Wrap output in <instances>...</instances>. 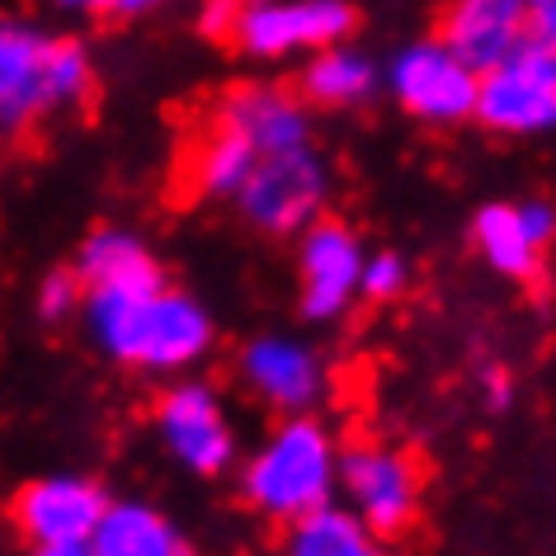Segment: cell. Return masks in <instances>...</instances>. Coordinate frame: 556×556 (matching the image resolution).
<instances>
[{
  "label": "cell",
  "mask_w": 556,
  "mask_h": 556,
  "mask_svg": "<svg viewBox=\"0 0 556 556\" xmlns=\"http://www.w3.org/2000/svg\"><path fill=\"white\" fill-rule=\"evenodd\" d=\"M90 326L100 344L137 368H185L213 344V321L193 298L151 293H90Z\"/></svg>",
  "instance_id": "1"
},
{
  "label": "cell",
  "mask_w": 556,
  "mask_h": 556,
  "mask_svg": "<svg viewBox=\"0 0 556 556\" xmlns=\"http://www.w3.org/2000/svg\"><path fill=\"white\" fill-rule=\"evenodd\" d=\"M326 189H330V175L321 156L312 147H293V151L255 156L245 185L236 189V203H241L250 227L269 236H298L321 217Z\"/></svg>",
  "instance_id": "4"
},
{
  "label": "cell",
  "mask_w": 556,
  "mask_h": 556,
  "mask_svg": "<svg viewBox=\"0 0 556 556\" xmlns=\"http://www.w3.org/2000/svg\"><path fill=\"white\" fill-rule=\"evenodd\" d=\"M156 420H161V434L170 443V453L185 467L203 471V477H217V471L231 463V448H236L231 425L207 387H199V382L170 387L156 406Z\"/></svg>",
  "instance_id": "10"
},
{
  "label": "cell",
  "mask_w": 556,
  "mask_h": 556,
  "mask_svg": "<svg viewBox=\"0 0 556 556\" xmlns=\"http://www.w3.org/2000/svg\"><path fill=\"white\" fill-rule=\"evenodd\" d=\"M90 556H193V547L147 505H109L94 523Z\"/></svg>",
  "instance_id": "16"
},
{
  "label": "cell",
  "mask_w": 556,
  "mask_h": 556,
  "mask_svg": "<svg viewBox=\"0 0 556 556\" xmlns=\"http://www.w3.org/2000/svg\"><path fill=\"white\" fill-rule=\"evenodd\" d=\"M519 207V222L528 231V241H533L538 250H547L556 241V207L547 199H528V203H514Z\"/></svg>",
  "instance_id": "23"
},
{
  "label": "cell",
  "mask_w": 556,
  "mask_h": 556,
  "mask_svg": "<svg viewBox=\"0 0 556 556\" xmlns=\"http://www.w3.org/2000/svg\"><path fill=\"white\" fill-rule=\"evenodd\" d=\"M368 542V528L350 509L321 505L288 523V556H358Z\"/></svg>",
  "instance_id": "20"
},
{
  "label": "cell",
  "mask_w": 556,
  "mask_h": 556,
  "mask_svg": "<svg viewBox=\"0 0 556 556\" xmlns=\"http://www.w3.org/2000/svg\"><path fill=\"white\" fill-rule=\"evenodd\" d=\"M213 123L231 128L255 156L307 147V109H302L298 94H288L278 86H236V90H227Z\"/></svg>",
  "instance_id": "13"
},
{
  "label": "cell",
  "mask_w": 556,
  "mask_h": 556,
  "mask_svg": "<svg viewBox=\"0 0 556 556\" xmlns=\"http://www.w3.org/2000/svg\"><path fill=\"white\" fill-rule=\"evenodd\" d=\"M151 5H161V0H114V15H142Z\"/></svg>",
  "instance_id": "27"
},
{
  "label": "cell",
  "mask_w": 556,
  "mask_h": 556,
  "mask_svg": "<svg viewBox=\"0 0 556 556\" xmlns=\"http://www.w3.org/2000/svg\"><path fill=\"white\" fill-rule=\"evenodd\" d=\"M250 165H255V151H250L231 128L213 123L199 142L189 147L185 170H179V185H185V199H217V193H231L245 185Z\"/></svg>",
  "instance_id": "17"
},
{
  "label": "cell",
  "mask_w": 556,
  "mask_h": 556,
  "mask_svg": "<svg viewBox=\"0 0 556 556\" xmlns=\"http://www.w3.org/2000/svg\"><path fill=\"white\" fill-rule=\"evenodd\" d=\"M90 80L94 72L80 43L0 24V137L24 132L62 104H80Z\"/></svg>",
  "instance_id": "2"
},
{
  "label": "cell",
  "mask_w": 556,
  "mask_h": 556,
  "mask_svg": "<svg viewBox=\"0 0 556 556\" xmlns=\"http://www.w3.org/2000/svg\"><path fill=\"white\" fill-rule=\"evenodd\" d=\"M392 90L406 114L425 123H457L477 104V72L439 43H415L392 62Z\"/></svg>",
  "instance_id": "8"
},
{
  "label": "cell",
  "mask_w": 556,
  "mask_h": 556,
  "mask_svg": "<svg viewBox=\"0 0 556 556\" xmlns=\"http://www.w3.org/2000/svg\"><path fill=\"white\" fill-rule=\"evenodd\" d=\"M354 29L344 0H245L231 20V34L255 58H283L298 48H336Z\"/></svg>",
  "instance_id": "7"
},
{
  "label": "cell",
  "mask_w": 556,
  "mask_h": 556,
  "mask_svg": "<svg viewBox=\"0 0 556 556\" xmlns=\"http://www.w3.org/2000/svg\"><path fill=\"white\" fill-rule=\"evenodd\" d=\"M364 274V245L336 217H316L302 231V312L312 321H330L350 307Z\"/></svg>",
  "instance_id": "9"
},
{
  "label": "cell",
  "mask_w": 556,
  "mask_h": 556,
  "mask_svg": "<svg viewBox=\"0 0 556 556\" xmlns=\"http://www.w3.org/2000/svg\"><path fill=\"white\" fill-rule=\"evenodd\" d=\"M62 5H76V10H100V15H114V0H62Z\"/></svg>",
  "instance_id": "28"
},
{
  "label": "cell",
  "mask_w": 556,
  "mask_h": 556,
  "mask_svg": "<svg viewBox=\"0 0 556 556\" xmlns=\"http://www.w3.org/2000/svg\"><path fill=\"white\" fill-rule=\"evenodd\" d=\"M439 43L471 72H491L514 48L528 43L523 0H453L439 20Z\"/></svg>",
  "instance_id": "12"
},
{
  "label": "cell",
  "mask_w": 556,
  "mask_h": 556,
  "mask_svg": "<svg viewBox=\"0 0 556 556\" xmlns=\"http://www.w3.org/2000/svg\"><path fill=\"white\" fill-rule=\"evenodd\" d=\"M38 556H90V542H48Z\"/></svg>",
  "instance_id": "26"
},
{
  "label": "cell",
  "mask_w": 556,
  "mask_h": 556,
  "mask_svg": "<svg viewBox=\"0 0 556 556\" xmlns=\"http://www.w3.org/2000/svg\"><path fill=\"white\" fill-rule=\"evenodd\" d=\"M76 278L90 293H151V288L165 283L151 250L128 231H94L80 245Z\"/></svg>",
  "instance_id": "15"
},
{
  "label": "cell",
  "mask_w": 556,
  "mask_h": 556,
  "mask_svg": "<svg viewBox=\"0 0 556 556\" xmlns=\"http://www.w3.org/2000/svg\"><path fill=\"white\" fill-rule=\"evenodd\" d=\"M358 556H387V552H378V547H372V542H368V547H364V552H358Z\"/></svg>",
  "instance_id": "29"
},
{
  "label": "cell",
  "mask_w": 556,
  "mask_h": 556,
  "mask_svg": "<svg viewBox=\"0 0 556 556\" xmlns=\"http://www.w3.org/2000/svg\"><path fill=\"white\" fill-rule=\"evenodd\" d=\"M523 15H528V38L556 48V0H523Z\"/></svg>",
  "instance_id": "24"
},
{
  "label": "cell",
  "mask_w": 556,
  "mask_h": 556,
  "mask_svg": "<svg viewBox=\"0 0 556 556\" xmlns=\"http://www.w3.org/2000/svg\"><path fill=\"white\" fill-rule=\"evenodd\" d=\"M372 86H378V72H372L368 58H358L350 48H321L302 72V94L321 109H350L364 104Z\"/></svg>",
  "instance_id": "18"
},
{
  "label": "cell",
  "mask_w": 556,
  "mask_h": 556,
  "mask_svg": "<svg viewBox=\"0 0 556 556\" xmlns=\"http://www.w3.org/2000/svg\"><path fill=\"white\" fill-rule=\"evenodd\" d=\"M330 485H336V443L307 415L278 425L274 439L250 457L241 477L250 505L283 523L330 505Z\"/></svg>",
  "instance_id": "3"
},
{
  "label": "cell",
  "mask_w": 556,
  "mask_h": 556,
  "mask_svg": "<svg viewBox=\"0 0 556 556\" xmlns=\"http://www.w3.org/2000/svg\"><path fill=\"white\" fill-rule=\"evenodd\" d=\"M477 245L481 255L491 260V269H500L505 278H519V283H538L542 274V250L528 241L519 207L514 203H491L477 213Z\"/></svg>",
  "instance_id": "19"
},
{
  "label": "cell",
  "mask_w": 556,
  "mask_h": 556,
  "mask_svg": "<svg viewBox=\"0 0 556 556\" xmlns=\"http://www.w3.org/2000/svg\"><path fill=\"white\" fill-rule=\"evenodd\" d=\"M406 260L401 255H364V274H358V293L372 302H392L401 288H406Z\"/></svg>",
  "instance_id": "21"
},
{
  "label": "cell",
  "mask_w": 556,
  "mask_h": 556,
  "mask_svg": "<svg viewBox=\"0 0 556 556\" xmlns=\"http://www.w3.org/2000/svg\"><path fill=\"white\" fill-rule=\"evenodd\" d=\"M241 378L250 382V392L264 396L269 406L302 415L316 406L321 396V364L312 358V350H302L293 340H255L241 354Z\"/></svg>",
  "instance_id": "14"
},
{
  "label": "cell",
  "mask_w": 556,
  "mask_h": 556,
  "mask_svg": "<svg viewBox=\"0 0 556 556\" xmlns=\"http://www.w3.org/2000/svg\"><path fill=\"white\" fill-rule=\"evenodd\" d=\"M76 302H80V278H76V269H58V274H48L43 293H38V312H43L48 321H62V316L72 312Z\"/></svg>",
  "instance_id": "22"
},
{
  "label": "cell",
  "mask_w": 556,
  "mask_h": 556,
  "mask_svg": "<svg viewBox=\"0 0 556 556\" xmlns=\"http://www.w3.org/2000/svg\"><path fill=\"white\" fill-rule=\"evenodd\" d=\"M109 509L104 491L86 477H52V481H34L15 495V514L20 533L48 547V542H86L100 523V514Z\"/></svg>",
  "instance_id": "11"
},
{
  "label": "cell",
  "mask_w": 556,
  "mask_h": 556,
  "mask_svg": "<svg viewBox=\"0 0 556 556\" xmlns=\"http://www.w3.org/2000/svg\"><path fill=\"white\" fill-rule=\"evenodd\" d=\"M471 114L495 132L556 128V48L528 38V43L514 48L500 66L481 72Z\"/></svg>",
  "instance_id": "6"
},
{
  "label": "cell",
  "mask_w": 556,
  "mask_h": 556,
  "mask_svg": "<svg viewBox=\"0 0 556 556\" xmlns=\"http://www.w3.org/2000/svg\"><path fill=\"white\" fill-rule=\"evenodd\" d=\"M340 485L350 491L354 519L372 538H396L406 533L420 514V485L425 467L406 448H387V443H358L336 463Z\"/></svg>",
  "instance_id": "5"
},
{
  "label": "cell",
  "mask_w": 556,
  "mask_h": 556,
  "mask_svg": "<svg viewBox=\"0 0 556 556\" xmlns=\"http://www.w3.org/2000/svg\"><path fill=\"white\" fill-rule=\"evenodd\" d=\"M485 396H491V406H495V410H505L509 401H514V382H509L500 368H495V372H485Z\"/></svg>",
  "instance_id": "25"
}]
</instances>
